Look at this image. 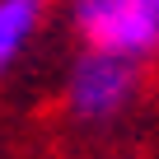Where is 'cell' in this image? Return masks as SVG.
<instances>
[{"label": "cell", "instance_id": "cell-1", "mask_svg": "<svg viewBox=\"0 0 159 159\" xmlns=\"http://www.w3.org/2000/svg\"><path fill=\"white\" fill-rule=\"evenodd\" d=\"M140 89V61L117 56L103 47H84L66 75V108L75 122H112L136 103Z\"/></svg>", "mask_w": 159, "mask_h": 159}, {"label": "cell", "instance_id": "cell-2", "mask_svg": "<svg viewBox=\"0 0 159 159\" xmlns=\"http://www.w3.org/2000/svg\"><path fill=\"white\" fill-rule=\"evenodd\" d=\"M70 24L84 47H103L136 61L159 52V10L150 0H75Z\"/></svg>", "mask_w": 159, "mask_h": 159}, {"label": "cell", "instance_id": "cell-3", "mask_svg": "<svg viewBox=\"0 0 159 159\" xmlns=\"http://www.w3.org/2000/svg\"><path fill=\"white\" fill-rule=\"evenodd\" d=\"M42 14H47V0H0V66L5 70L28 52Z\"/></svg>", "mask_w": 159, "mask_h": 159}, {"label": "cell", "instance_id": "cell-4", "mask_svg": "<svg viewBox=\"0 0 159 159\" xmlns=\"http://www.w3.org/2000/svg\"><path fill=\"white\" fill-rule=\"evenodd\" d=\"M150 5H154V10H159V0H150Z\"/></svg>", "mask_w": 159, "mask_h": 159}]
</instances>
